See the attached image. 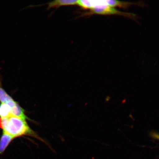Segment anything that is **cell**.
I'll return each mask as SVG.
<instances>
[{
  "label": "cell",
  "mask_w": 159,
  "mask_h": 159,
  "mask_svg": "<svg viewBox=\"0 0 159 159\" xmlns=\"http://www.w3.org/2000/svg\"><path fill=\"white\" fill-rule=\"evenodd\" d=\"M14 138L10 135L3 133L0 139V155L4 152L10 143Z\"/></svg>",
  "instance_id": "obj_5"
},
{
  "label": "cell",
  "mask_w": 159,
  "mask_h": 159,
  "mask_svg": "<svg viewBox=\"0 0 159 159\" xmlns=\"http://www.w3.org/2000/svg\"><path fill=\"white\" fill-rule=\"evenodd\" d=\"M149 136L152 139L159 140V134L157 132L154 131H151L149 133Z\"/></svg>",
  "instance_id": "obj_9"
},
{
  "label": "cell",
  "mask_w": 159,
  "mask_h": 159,
  "mask_svg": "<svg viewBox=\"0 0 159 159\" xmlns=\"http://www.w3.org/2000/svg\"><path fill=\"white\" fill-rule=\"evenodd\" d=\"M107 5L113 7H118L124 9H127L131 6L137 5L140 7H145V5L142 2H122L116 0H108L106 1Z\"/></svg>",
  "instance_id": "obj_3"
},
{
  "label": "cell",
  "mask_w": 159,
  "mask_h": 159,
  "mask_svg": "<svg viewBox=\"0 0 159 159\" xmlns=\"http://www.w3.org/2000/svg\"><path fill=\"white\" fill-rule=\"evenodd\" d=\"M13 100L12 97L6 92L4 89L0 87V101L1 103L7 104Z\"/></svg>",
  "instance_id": "obj_8"
},
{
  "label": "cell",
  "mask_w": 159,
  "mask_h": 159,
  "mask_svg": "<svg viewBox=\"0 0 159 159\" xmlns=\"http://www.w3.org/2000/svg\"><path fill=\"white\" fill-rule=\"evenodd\" d=\"M85 7L87 9L90 10L87 15L97 14L102 15H117L127 17L136 20L138 17L135 14L124 12L107 4L106 1H86Z\"/></svg>",
  "instance_id": "obj_2"
},
{
  "label": "cell",
  "mask_w": 159,
  "mask_h": 159,
  "mask_svg": "<svg viewBox=\"0 0 159 159\" xmlns=\"http://www.w3.org/2000/svg\"><path fill=\"white\" fill-rule=\"evenodd\" d=\"M11 115V109L8 105L4 103L0 104V118H5Z\"/></svg>",
  "instance_id": "obj_7"
},
{
  "label": "cell",
  "mask_w": 159,
  "mask_h": 159,
  "mask_svg": "<svg viewBox=\"0 0 159 159\" xmlns=\"http://www.w3.org/2000/svg\"><path fill=\"white\" fill-rule=\"evenodd\" d=\"M11 115L24 120H30L25 114L24 109L20 106L18 103L11 108Z\"/></svg>",
  "instance_id": "obj_6"
},
{
  "label": "cell",
  "mask_w": 159,
  "mask_h": 159,
  "mask_svg": "<svg viewBox=\"0 0 159 159\" xmlns=\"http://www.w3.org/2000/svg\"><path fill=\"white\" fill-rule=\"evenodd\" d=\"M78 1L74 0H57L53 1L48 3V7L47 9L48 10L52 8L56 7L57 8L61 6L73 5L77 4Z\"/></svg>",
  "instance_id": "obj_4"
},
{
  "label": "cell",
  "mask_w": 159,
  "mask_h": 159,
  "mask_svg": "<svg viewBox=\"0 0 159 159\" xmlns=\"http://www.w3.org/2000/svg\"><path fill=\"white\" fill-rule=\"evenodd\" d=\"M3 133L14 139L17 137L28 136L43 141L30 128L26 120L12 115L8 117L7 124L3 129Z\"/></svg>",
  "instance_id": "obj_1"
}]
</instances>
